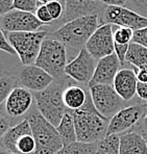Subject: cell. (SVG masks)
I'll return each instance as SVG.
<instances>
[{"label":"cell","mask_w":147,"mask_h":154,"mask_svg":"<svg viewBox=\"0 0 147 154\" xmlns=\"http://www.w3.org/2000/svg\"><path fill=\"white\" fill-rule=\"evenodd\" d=\"M70 112L73 117L77 142L93 144L107 137L110 119L103 117L96 109L91 94L80 109Z\"/></svg>","instance_id":"6da1fadb"},{"label":"cell","mask_w":147,"mask_h":154,"mask_svg":"<svg viewBox=\"0 0 147 154\" xmlns=\"http://www.w3.org/2000/svg\"><path fill=\"white\" fill-rule=\"evenodd\" d=\"M99 24L100 21L98 15L87 16L62 24L58 28L49 32L48 37L58 40L64 44L66 48L80 51L100 26Z\"/></svg>","instance_id":"7a4b0ae2"},{"label":"cell","mask_w":147,"mask_h":154,"mask_svg":"<svg viewBox=\"0 0 147 154\" xmlns=\"http://www.w3.org/2000/svg\"><path fill=\"white\" fill-rule=\"evenodd\" d=\"M69 77L63 80H54L46 90L33 93L38 110L53 126L58 127L64 115L68 112L63 99V93Z\"/></svg>","instance_id":"3957f363"},{"label":"cell","mask_w":147,"mask_h":154,"mask_svg":"<svg viewBox=\"0 0 147 154\" xmlns=\"http://www.w3.org/2000/svg\"><path fill=\"white\" fill-rule=\"evenodd\" d=\"M27 120L37 143L36 154H58L64 148V143L58 129L45 119L39 110L30 112Z\"/></svg>","instance_id":"277c9868"},{"label":"cell","mask_w":147,"mask_h":154,"mask_svg":"<svg viewBox=\"0 0 147 154\" xmlns=\"http://www.w3.org/2000/svg\"><path fill=\"white\" fill-rule=\"evenodd\" d=\"M67 48L58 40L47 35L41 47L40 53L36 60V66L54 78V80H63L68 78L65 69L68 64Z\"/></svg>","instance_id":"5b68a950"},{"label":"cell","mask_w":147,"mask_h":154,"mask_svg":"<svg viewBox=\"0 0 147 154\" xmlns=\"http://www.w3.org/2000/svg\"><path fill=\"white\" fill-rule=\"evenodd\" d=\"M49 31L47 26L31 32H8L6 38L14 48L22 66L35 65L41 47Z\"/></svg>","instance_id":"8992f818"},{"label":"cell","mask_w":147,"mask_h":154,"mask_svg":"<svg viewBox=\"0 0 147 154\" xmlns=\"http://www.w3.org/2000/svg\"><path fill=\"white\" fill-rule=\"evenodd\" d=\"M88 88L95 107L103 117L111 120L123 108L125 101L119 96L113 85H95Z\"/></svg>","instance_id":"52a82bcc"},{"label":"cell","mask_w":147,"mask_h":154,"mask_svg":"<svg viewBox=\"0 0 147 154\" xmlns=\"http://www.w3.org/2000/svg\"><path fill=\"white\" fill-rule=\"evenodd\" d=\"M45 26L38 20L35 14L12 10L5 15L0 16V27L8 32H31L43 29Z\"/></svg>","instance_id":"ba28073f"},{"label":"cell","mask_w":147,"mask_h":154,"mask_svg":"<svg viewBox=\"0 0 147 154\" xmlns=\"http://www.w3.org/2000/svg\"><path fill=\"white\" fill-rule=\"evenodd\" d=\"M97 62L86 48H83L78 54L70 60L66 66L65 74L70 79L88 87L95 73Z\"/></svg>","instance_id":"9c48e42d"},{"label":"cell","mask_w":147,"mask_h":154,"mask_svg":"<svg viewBox=\"0 0 147 154\" xmlns=\"http://www.w3.org/2000/svg\"><path fill=\"white\" fill-rule=\"evenodd\" d=\"M102 21L103 24L127 27L135 31L147 27V18L125 6H105L102 12Z\"/></svg>","instance_id":"30bf717a"},{"label":"cell","mask_w":147,"mask_h":154,"mask_svg":"<svg viewBox=\"0 0 147 154\" xmlns=\"http://www.w3.org/2000/svg\"><path fill=\"white\" fill-rule=\"evenodd\" d=\"M147 112V104H135L123 107L110 120L107 135L119 134L137 125Z\"/></svg>","instance_id":"8fae6325"},{"label":"cell","mask_w":147,"mask_h":154,"mask_svg":"<svg viewBox=\"0 0 147 154\" xmlns=\"http://www.w3.org/2000/svg\"><path fill=\"white\" fill-rule=\"evenodd\" d=\"M85 48L96 60L115 53L114 31L112 24H102L99 26L89 38Z\"/></svg>","instance_id":"7c38bea8"},{"label":"cell","mask_w":147,"mask_h":154,"mask_svg":"<svg viewBox=\"0 0 147 154\" xmlns=\"http://www.w3.org/2000/svg\"><path fill=\"white\" fill-rule=\"evenodd\" d=\"M17 77L21 87L33 93L46 90L54 81V78L50 74L36 65L22 66Z\"/></svg>","instance_id":"4fadbf2b"},{"label":"cell","mask_w":147,"mask_h":154,"mask_svg":"<svg viewBox=\"0 0 147 154\" xmlns=\"http://www.w3.org/2000/svg\"><path fill=\"white\" fill-rule=\"evenodd\" d=\"M33 93L23 87H16L4 102V110L8 118L17 119L27 114L33 103Z\"/></svg>","instance_id":"5bb4252c"},{"label":"cell","mask_w":147,"mask_h":154,"mask_svg":"<svg viewBox=\"0 0 147 154\" xmlns=\"http://www.w3.org/2000/svg\"><path fill=\"white\" fill-rule=\"evenodd\" d=\"M121 63L116 53L101 58L97 62L95 73L88 87L95 85H113L114 79L120 71Z\"/></svg>","instance_id":"9a60e30c"},{"label":"cell","mask_w":147,"mask_h":154,"mask_svg":"<svg viewBox=\"0 0 147 154\" xmlns=\"http://www.w3.org/2000/svg\"><path fill=\"white\" fill-rule=\"evenodd\" d=\"M100 5L92 0H66L65 14L61 21L67 23L78 18L98 15Z\"/></svg>","instance_id":"2e32d148"},{"label":"cell","mask_w":147,"mask_h":154,"mask_svg":"<svg viewBox=\"0 0 147 154\" xmlns=\"http://www.w3.org/2000/svg\"><path fill=\"white\" fill-rule=\"evenodd\" d=\"M113 87L124 101H130L137 94L138 79L136 72L130 69H121L115 77Z\"/></svg>","instance_id":"e0dca14e"},{"label":"cell","mask_w":147,"mask_h":154,"mask_svg":"<svg viewBox=\"0 0 147 154\" xmlns=\"http://www.w3.org/2000/svg\"><path fill=\"white\" fill-rule=\"evenodd\" d=\"M90 96L89 88L85 89L78 85L76 81L69 80L63 93V99L67 109L70 112L78 110L87 102Z\"/></svg>","instance_id":"ac0fdd59"},{"label":"cell","mask_w":147,"mask_h":154,"mask_svg":"<svg viewBox=\"0 0 147 154\" xmlns=\"http://www.w3.org/2000/svg\"><path fill=\"white\" fill-rule=\"evenodd\" d=\"M31 134V128L27 118L20 121L18 124L11 126L0 141V148L12 154H18L17 144L22 137Z\"/></svg>","instance_id":"d6986e66"},{"label":"cell","mask_w":147,"mask_h":154,"mask_svg":"<svg viewBox=\"0 0 147 154\" xmlns=\"http://www.w3.org/2000/svg\"><path fill=\"white\" fill-rule=\"evenodd\" d=\"M120 154H147V141L144 135L135 131L122 133Z\"/></svg>","instance_id":"ffe728a7"},{"label":"cell","mask_w":147,"mask_h":154,"mask_svg":"<svg viewBox=\"0 0 147 154\" xmlns=\"http://www.w3.org/2000/svg\"><path fill=\"white\" fill-rule=\"evenodd\" d=\"M56 129H58V133H60L61 137H62V140H63L64 147L72 144V143L77 142L73 117H72L71 112H70L69 110L64 115L60 125L56 127Z\"/></svg>","instance_id":"44dd1931"},{"label":"cell","mask_w":147,"mask_h":154,"mask_svg":"<svg viewBox=\"0 0 147 154\" xmlns=\"http://www.w3.org/2000/svg\"><path fill=\"white\" fill-rule=\"evenodd\" d=\"M125 62L132 64L136 69L147 66V48L137 43H130Z\"/></svg>","instance_id":"7402d4cb"},{"label":"cell","mask_w":147,"mask_h":154,"mask_svg":"<svg viewBox=\"0 0 147 154\" xmlns=\"http://www.w3.org/2000/svg\"><path fill=\"white\" fill-rule=\"evenodd\" d=\"M98 143H81L75 142L65 146L58 154H97Z\"/></svg>","instance_id":"603a6c76"},{"label":"cell","mask_w":147,"mask_h":154,"mask_svg":"<svg viewBox=\"0 0 147 154\" xmlns=\"http://www.w3.org/2000/svg\"><path fill=\"white\" fill-rule=\"evenodd\" d=\"M97 154H120V135H107L98 143Z\"/></svg>","instance_id":"cb8c5ba5"},{"label":"cell","mask_w":147,"mask_h":154,"mask_svg":"<svg viewBox=\"0 0 147 154\" xmlns=\"http://www.w3.org/2000/svg\"><path fill=\"white\" fill-rule=\"evenodd\" d=\"M18 77L10 73H2L0 76V105L8 99L12 91L18 87Z\"/></svg>","instance_id":"d4e9b609"},{"label":"cell","mask_w":147,"mask_h":154,"mask_svg":"<svg viewBox=\"0 0 147 154\" xmlns=\"http://www.w3.org/2000/svg\"><path fill=\"white\" fill-rule=\"evenodd\" d=\"M114 26L115 29L113 28V31H114V42L116 44L128 45L133 42L135 30H133L132 28H127V27H120L116 25Z\"/></svg>","instance_id":"484cf974"},{"label":"cell","mask_w":147,"mask_h":154,"mask_svg":"<svg viewBox=\"0 0 147 154\" xmlns=\"http://www.w3.org/2000/svg\"><path fill=\"white\" fill-rule=\"evenodd\" d=\"M18 154H36L37 151V143L31 134H26L20 139L17 144Z\"/></svg>","instance_id":"4316f807"},{"label":"cell","mask_w":147,"mask_h":154,"mask_svg":"<svg viewBox=\"0 0 147 154\" xmlns=\"http://www.w3.org/2000/svg\"><path fill=\"white\" fill-rule=\"evenodd\" d=\"M41 4L43 3H41L39 0H14L13 10L36 14Z\"/></svg>","instance_id":"83f0119b"},{"label":"cell","mask_w":147,"mask_h":154,"mask_svg":"<svg viewBox=\"0 0 147 154\" xmlns=\"http://www.w3.org/2000/svg\"><path fill=\"white\" fill-rule=\"evenodd\" d=\"M48 12L50 13L54 22H58L63 19L65 14V5L58 1H52L46 4ZM53 22V23H54Z\"/></svg>","instance_id":"f1b7e54d"},{"label":"cell","mask_w":147,"mask_h":154,"mask_svg":"<svg viewBox=\"0 0 147 154\" xmlns=\"http://www.w3.org/2000/svg\"><path fill=\"white\" fill-rule=\"evenodd\" d=\"M125 8L147 18V0H127Z\"/></svg>","instance_id":"f546056e"},{"label":"cell","mask_w":147,"mask_h":154,"mask_svg":"<svg viewBox=\"0 0 147 154\" xmlns=\"http://www.w3.org/2000/svg\"><path fill=\"white\" fill-rule=\"evenodd\" d=\"M35 15H36V17L38 18V20H39L40 22H42L44 25L49 26L53 24L54 21H53L52 17H51L50 13L48 12V8H47L46 4H41Z\"/></svg>","instance_id":"4dcf8cb0"},{"label":"cell","mask_w":147,"mask_h":154,"mask_svg":"<svg viewBox=\"0 0 147 154\" xmlns=\"http://www.w3.org/2000/svg\"><path fill=\"white\" fill-rule=\"evenodd\" d=\"M0 51L5 52V53L10 54V55H17L15 50H14V48L11 46L10 43H8L5 33L1 29V27H0Z\"/></svg>","instance_id":"1f68e13d"},{"label":"cell","mask_w":147,"mask_h":154,"mask_svg":"<svg viewBox=\"0 0 147 154\" xmlns=\"http://www.w3.org/2000/svg\"><path fill=\"white\" fill-rule=\"evenodd\" d=\"M132 43H137L147 48V27L135 31Z\"/></svg>","instance_id":"d6a6232c"},{"label":"cell","mask_w":147,"mask_h":154,"mask_svg":"<svg viewBox=\"0 0 147 154\" xmlns=\"http://www.w3.org/2000/svg\"><path fill=\"white\" fill-rule=\"evenodd\" d=\"M128 48H130V44L120 45V44H116V43H115V53L118 56L121 65H123L124 62H125V57H126V54H127Z\"/></svg>","instance_id":"836d02e7"},{"label":"cell","mask_w":147,"mask_h":154,"mask_svg":"<svg viewBox=\"0 0 147 154\" xmlns=\"http://www.w3.org/2000/svg\"><path fill=\"white\" fill-rule=\"evenodd\" d=\"M11 127L10 120L5 115L0 112V141L3 137V135L5 134V132L8 130V128Z\"/></svg>","instance_id":"e575fe53"},{"label":"cell","mask_w":147,"mask_h":154,"mask_svg":"<svg viewBox=\"0 0 147 154\" xmlns=\"http://www.w3.org/2000/svg\"><path fill=\"white\" fill-rule=\"evenodd\" d=\"M13 4L14 0H0V16L11 12L13 10Z\"/></svg>","instance_id":"d590c367"},{"label":"cell","mask_w":147,"mask_h":154,"mask_svg":"<svg viewBox=\"0 0 147 154\" xmlns=\"http://www.w3.org/2000/svg\"><path fill=\"white\" fill-rule=\"evenodd\" d=\"M136 75H137L138 82L147 83V66L140 68V69L136 70Z\"/></svg>","instance_id":"8d00e7d4"},{"label":"cell","mask_w":147,"mask_h":154,"mask_svg":"<svg viewBox=\"0 0 147 154\" xmlns=\"http://www.w3.org/2000/svg\"><path fill=\"white\" fill-rule=\"evenodd\" d=\"M137 95L142 99V100L147 101V83L138 82Z\"/></svg>","instance_id":"74e56055"},{"label":"cell","mask_w":147,"mask_h":154,"mask_svg":"<svg viewBox=\"0 0 147 154\" xmlns=\"http://www.w3.org/2000/svg\"><path fill=\"white\" fill-rule=\"evenodd\" d=\"M105 6H125L127 0H99Z\"/></svg>","instance_id":"f35d334b"},{"label":"cell","mask_w":147,"mask_h":154,"mask_svg":"<svg viewBox=\"0 0 147 154\" xmlns=\"http://www.w3.org/2000/svg\"><path fill=\"white\" fill-rule=\"evenodd\" d=\"M39 1L41 2V3H43V4H47V3H49V2H52V1H58V2H61V3H63L65 5V2H66V0H39Z\"/></svg>","instance_id":"ab89813d"},{"label":"cell","mask_w":147,"mask_h":154,"mask_svg":"<svg viewBox=\"0 0 147 154\" xmlns=\"http://www.w3.org/2000/svg\"><path fill=\"white\" fill-rule=\"evenodd\" d=\"M143 126H144L145 131H147V112H146V115L144 116V118H143Z\"/></svg>","instance_id":"60d3db41"},{"label":"cell","mask_w":147,"mask_h":154,"mask_svg":"<svg viewBox=\"0 0 147 154\" xmlns=\"http://www.w3.org/2000/svg\"><path fill=\"white\" fill-rule=\"evenodd\" d=\"M0 154H12V153L8 152V151H5V150H3V149L0 148Z\"/></svg>","instance_id":"b9f144b4"},{"label":"cell","mask_w":147,"mask_h":154,"mask_svg":"<svg viewBox=\"0 0 147 154\" xmlns=\"http://www.w3.org/2000/svg\"><path fill=\"white\" fill-rule=\"evenodd\" d=\"M142 134L144 135V137H145V139H146V141H147V131H144V132L142 133Z\"/></svg>","instance_id":"7bdbcfd3"},{"label":"cell","mask_w":147,"mask_h":154,"mask_svg":"<svg viewBox=\"0 0 147 154\" xmlns=\"http://www.w3.org/2000/svg\"><path fill=\"white\" fill-rule=\"evenodd\" d=\"M1 68H2V65L0 64V76H1V74L3 73V72H2V70H1Z\"/></svg>","instance_id":"ee69618b"}]
</instances>
